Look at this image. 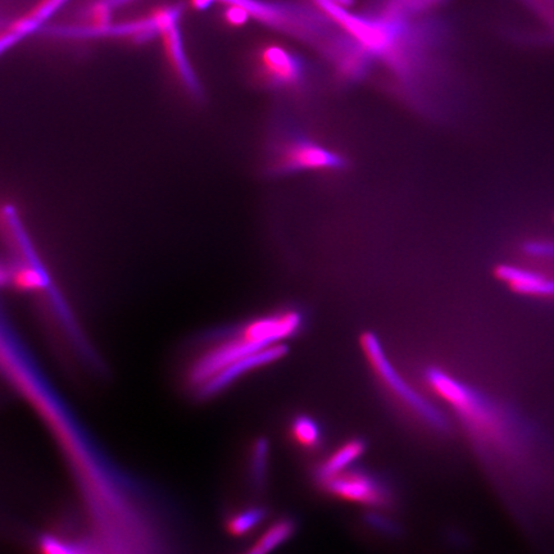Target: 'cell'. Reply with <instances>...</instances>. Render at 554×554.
<instances>
[{"label":"cell","instance_id":"obj_6","mask_svg":"<svg viewBox=\"0 0 554 554\" xmlns=\"http://www.w3.org/2000/svg\"><path fill=\"white\" fill-rule=\"evenodd\" d=\"M347 167L342 154L303 134H289L271 154L270 170L277 175L303 171H340Z\"/></svg>","mask_w":554,"mask_h":554},{"label":"cell","instance_id":"obj_11","mask_svg":"<svg viewBox=\"0 0 554 554\" xmlns=\"http://www.w3.org/2000/svg\"><path fill=\"white\" fill-rule=\"evenodd\" d=\"M36 546L40 554H102L89 534L81 537L45 533L39 535Z\"/></svg>","mask_w":554,"mask_h":554},{"label":"cell","instance_id":"obj_10","mask_svg":"<svg viewBox=\"0 0 554 554\" xmlns=\"http://www.w3.org/2000/svg\"><path fill=\"white\" fill-rule=\"evenodd\" d=\"M366 451V443L362 439H351L340 445L324 462L317 467L315 478L317 483L334 478L342 472L351 469L354 462L360 460Z\"/></svg>","mask_w":554,"mask_h":554},{"label":"cell","instance_id":"obj_12","mask_svg":"<svg viewBox=\"0 0 554 554\" xmlns=\"http://www.w3.org/2000/svg\"><path fill=\"white\" fill-rule=\"evenodd\" d=\"M65 2L66 0H40L29 12L12 22L8 29V38L3 39V43L13 45L26 35L34 33Z\"/></svg>","mask_w":554,"mask_h":554},{"label":"cell","instance_id":"obj_5","mask_svg":"<svg viewBox=\"0 0 554 554\" xmlns=\"http://www.w3.org/2000/svg\"><path fill=\"white\" fill-rule=\"evenodd\" d=\"M362 352L367 362L370 363L375 375L378 376L384 387L398 399L399 402L411 410L419 419L438 431H445L449 428L447 416L439 410L428 398L417 392L412 385L395 369L392 361L389 360L387 352L381 344L378 335L366 331L361 335Z\"/></svg>","mask_w":554,"mask_h":554},{"label":"cell","instance_id":"obj_13","mask_svg":"<svg viewBox=\"0 0 554 554\" xmlns=\"http://www.w3.org/2000/svg\"><path fill=\"white\" fill-rule=\"evenodd\" d=\"M295 522L290 519H280L270 525L269 528L256 540L247 552L243 554H270L275 549L283 546L293 537Z\"/></svg>","mask_w":554,"mask_h":554},{"label":"cell","instance_id":"obj_17","mask_svg":"<svg viewBox=\"0 0 554 554\" xmlns=\"http://www.w3.org/2000/svg\"><path fill=\"white\" fill-rule=\"evenodd\" d=\"M438 2L440 0H389L387 3L388 11H385V16L402 20L403 16L419 12L421 9L433 6Z\"/></svg>","mask_w":554,"mask_h":554},{"label":"cell","instance_id":"obj_1","mask_svg":"<svg viewBox=\"0 0 554 554\" xmlns=\"http://www.w3.org/2000/svg\"><path fill=\"white\" fill-rule=\"evenodd\" d=\"M0 354L9 384L56 439L102 554H170L156 499L93 442L15 330L2 334Z\"/></svg>","mask_w":554,"mask_h":554},{"label":"cell","instance_id":"obj_7","mask_svg":"<svg viewBox=\"0 0 554 554\" xmlns=\"http://www.w3.org/2000/svg\"><path fill=\"white\" fill-rule=\"evenodd\" d=\"M257 83L274 90L298 89L306 80V66L298 54L276 44L263 45L253 57Z\"/></svg>","mask_w":554,"mask_h":554},{"label":"cell","instance_id":"obj_3","mask_svg":"<svg viewBox=\"0 0 554 554\" xmlns=\"http://www.w3.org/2000/svg\"><path fill=\"white\" fill-rule=\"evenodd\" d=\"M2 222L4 234L7 235L9 244L17 254V260L9 261L8 265L4 263L2 267L3 285H9L18 292L47 294L51 299L54 313L61 321L68 338L74 343L77 352L92 365H99V360L77 326L70 307L59 294L52 277L36 254L20 216L12 204H6L3 207Z\"/></svg>","mask_w":554,"mask_h":554},{"label":"cell","instance_id":"obj_18","mask_svg":"<svg viewBox=\"0 0 554 554\" xmlns=\"http://www.w3.org/2000/svg\"><path fill=\"white\" fill-rule=\"evenodd\" d=\"M366 521L371 528L380 531V533L390 535L398 531L397 526H395L392 521L383 515H379V513H370V515H367Z\"/></svg>","mask_w":554,"mask_h":554},{"label":"cell","instance_id":"obj_14","mask_svg":"<svg viewBox=\"0 0 554 554\" xmlns=\"http://www.w3.org/2000/svg\"><path fill=\"white\" fill-rule=\"evenodd\" d=\"M267 511L263 507H248L227 517L226 530L233 537L240 538L251 534L266 520Z\"/></svg>","mask_w":554,"mask_h":554},{"label":"cell","instance_id":"obj_2","mask_svg":"<svg viewBox=\"0 0 554 554\" xmlns=\"http://www.w3.org/2000/svg\"><path fill=\"white\" fill-rule=\"evenodd\" d=\"M303 324L301 312L283 310L224 331L190 363L186 371V384L194 393L227 366L293 338L302 330Z\"/></svg>","mask_w":554,"mask_h":554},{"label":"cell","instance_id":"obj_15","mask_svg":"<svg viewBox=\"0 0 554 554\" xmlns=\"http://www.w3.org/2000/svg\"><path fill=\"white\" fill-rule=\"evenodd\" d=\"M290 435L295 443L304 449L319 448L322 440V430L319 422L311 416L299 415L290 424Z\"/></svg>","mask_w":554,"mask_h":554},{"label":"cell","instance_id":"obj_8","mask_svg":"<svg viewBox=\"0 0 554 554\" xmlns=\"http://www.w3.org/2000/svg\"><path fill=\"white\" fill-rule=\"evenodd\" d=\"M336 498L374 508L387 507L392 501L390 490L380 479L369 472L347 470L320 484Z\"/></svg>","mask_w":554,"mask_h":554},{"label":"cell","instance_id":"obj_9","mask_svg":"<svg viewBox=\"0 0 554 554\" xmlns=\"http://www.w3.org/2000/svg\"><path fill=\"white\" fill-rule=\"evenodd\" d=\"M286 353H288V347H286V344L281 343L262 349V351L254 353L252 356L245 357L243 360L227 366L226 369L221 370L219 374H216L206 384H203L201 388L195 390L194 397L199 399V401H208V399L215 398L217 395L225 392L227 388H230L231 385H234L240 378H243L244 375L280 361L281 358L286 356Z\"/></svg>","mask_w":554,"mask_h":554},{"label":"cell","instance_id":"obj_4","mask_svg":"<svg viewBox=\"0 0 554 554\" xmlns=\"http://www.w3.org/2000/svg\"><path fill=\"white\" fill-rule=\"evenodd\" d=\"M425 381L433 393L453 408L476 438L494 444L497 448H508L507 417L483 394L467 387L443 370L431 367L425 372Z\"/></svg>","mask_w":554,"mask_h":554},{"label":"cell","instance_id":"obj_16","mask_svg":"<svg viewBox=\"0 0 554 554\" xmlns=\"http://www.w3.org/2000/svg\"><path fill=\"white\" fill-rule=\"evenodd\" d=\"M249 472L254 487H265L267 472H269L270 443L266 438L257 439L251 449L249 457Z\"/></svg>","mask_w":554,"mask_h":554}]
</instances>
